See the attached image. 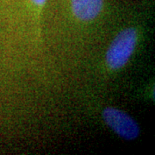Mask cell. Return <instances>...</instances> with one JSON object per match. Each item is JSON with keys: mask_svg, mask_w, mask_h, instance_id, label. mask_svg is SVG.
Wrapping results in <instances>:
<instances>
[{"mask_svg": "<svg viewBox=\"0 0 155 155\" xmlns=\"http://www.w3.org/2000/svg\"><path fill=\"white\" fill-rule=\"evenodd\" d=\"M142 32L138 26L122 28L106 50L104 69L109 75L116 74L127 67L138 48Z\"/></svg>", "mask_w": 155, "mask_h": 155, "instance_id": "obj_1", "label": "cell"}, {"mask_svg": "<svg viewBox=\"0 0 155 155\" xmlns=\"http://www.w3.org/2000/svg\"><path fill=\"white\" fill-rule=\"evenodd\" d=\"M104 123L118 137L125 140H134L140 134L139 123L126 111L119 108L108 106L101 111Z\"/></svg>", "mask_w": 155, "mask_h": 155, "instance_id": "obj_2", "label": "cell"}, {"mask_svg": "<svg viewBox=\"0 0 155 155\" xmlns=\"http://www.w3.org/2000/svg\"><path fill=\"white\" fill-rule=\"evenodd\" d=\"M104 0H70L72 17L78 22L91 23L102 15Z\"/></svg>", "mask_w": 155, "mask_h": 155, "instance_id": "obj_3", "label": "cell"}, {"mask_svg": "<svg viewBox=\"0 0 155 155\" xmlns=\"http://www.w3.org/2000/svg\"><path fill=\"white\" fill-rule=\"evenodd\" d=\"M48 0H28V5L33 14V19L35 25L36 37L39 41L41 39V28H42V16L46 5Z\"/></svg>", "mask_w": 155, "mask_h": 155, "instance_id": "obj_4", "label": "cell"}]
</instances>
